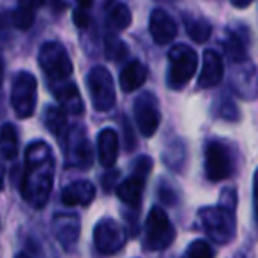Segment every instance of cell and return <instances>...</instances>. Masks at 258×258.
Segmentation results:
<instances>
[{
    "mask_svg": "<svg viewBox=\"0 0 258 258\" xmlns=\"http://www.w3.org/2000/svg\"><path fill=\"white\" fill-rule=\"evenodd\" d=\"M43 4H46V0H18V6L11 15L13 27L18 30H29L36 20V11Z\"/></svg>",
    "mask_w": 258,
    "mask_h": 258,
    "instance_id": "cell-21",
    "label": "cell"
},
{
    "mask_svg": "<svg viewBox=\"0 0 258 258\" xmlns=\"http://www.w3.org/2000/svg\"><path fill=\"white\" fill-rule=\"evenodd\" d=\"M94 198H96V187L89 180H75L62 191V204L69 207H75V205L87 207L92 204Z\"/></svg>",
    "mask_w": 258,
    "mask_h": 258,
    "instance_id": "cell-16",
    "label": "cell"
},
{
    "mask_svg": "<svg viewBox=\"0 0 258 258\" xmlns=\"http://www.w3.org/2000/svg\"><path fill=\"white\" fill-rule=\"evenodd\" d=\"M223 60L221 55L214 50H207L204 53V64H202V73L198 76V89H212L219 85L223 80Z\"/></svg>",
    "mask_w": 258,
    "mask_h": 258,
    "instance_id": "cell-15",
    "label": "cell"
},
{
    "mask_svg": "<svg viewBox=\"0 0 258 258\" xmlns=\"http://www.w3.org/2000/svg\"><path fill=\"white\" fill-rule=\"evenodd\" d=\"M76 2H78V4H80V8H83V9H89L90 6H92V2H94V0H76Z\"/></svg>",
    "mask_w": 258,
    "mask_h": 258,
    "instance_id": "cell-36",
    "label": "cell"
},
{
    "mask_svg": "<svg viewBox=\"0 0 258 258\" xmlns=\"http://www.w3.org/2000/svg\"><path fill=\"white\" fill-rule=\"evenodd\" d=\"M97 154H99V163L103 166L111 168L115 165L118 154L117 131H113L111 127H106L97 135Z\"/></svg>",
    "mask_w": 258,
    "mask_h": 258,
    "instance_id": "cell-18",
    "label": "cell"
},
{
    "mask_svg": "<svg viewBox=\"0 0 258 258\" xmlns=\"http://www.w3.org/2000/svg\"><path fill=\"white\" fill-rule=\"evenodd\" d=\"M145 80H147V68L140 60H129L120 71V76H118L120 89L125 94L140 89L145 83Z\"/></svg>",
    "mask_w": 258,
    "mask_h": 258,
    "instance_id": "cell-19",
    "label": "cell"
},
{
    "mask_svg": "<svg viewBox=\"0 0 258 258\" xmlns=\"http://www.w3.org/2000/svg\"><path fill=\"white\" fill-rule=\"evenodd\" d=\"M233 173V159L230 149L221 142H211L205 149V175L212 182L228 179Z\"/></svg>",
    "mask_w": 258,
    "mask_h": 258,
    "instance_id": "cell-9",
    "label": "cell"
},
{
    "mask_svg": "<svg viewBox=\"0 0 258 258\" xmlns=\"http://www.w3.org/2000/svg\"><path fill=\"white\" fill-rule=\"evenodd\" d=\"M55 156L51 147L43 140H36L27 147L25 170H23L20 191L27 204L43 209L48 204L53 187Z\"/></svg>",
    "mask_w": 258,
    "mask_h": 258,
    "instance_id": "cell-1",
    "label": "cell"
},
{
    "mask_svg": "<svg viewBox=\"0 0 258 258\" xmlns=\"http://www.w3.org/2000/svg\"><path fill=\"white\" fill-rule=\"evenodd\" d=\"M135 120L144 137H152L158 131L159 122H161V113H159L158 101L152 94L145 92L137 97L135 101Z\"/></svg>",
    "mask_w": 258,
    "mask_h": 258,
    "instance_id": "cell-11",
    "label": "cell"
},
{
    "mask_svg": "<svg viewBox=\"0 0 258 258\" xmlns=\"http://www.w3.org/2000/svg\"><path fill=\"white\" fill-rule=\"evenodd\" d=\"M39 66L50 82L69 80L73 75V62L69 58L66 48L57 41H48L39 50Z\"/></svg>",
    "mask_w": 258,
    "mask_h": 258,
    "instance_id": "cell-6",
    "label": "cell"
},
{
    "mask_svg": "<svg viewBox=\"0 0 258 258\" xmlns=\"http://www.w3.org/2000/svg\"><path fill=\"white\" fill-rule=\"evenodd\" d=\"M127 55H129L127 48H125V44L122 43L117 36L108 34V36L104 37V57H106L108 60L120 62V60H124Z\"/></svg>",
    "mask_w": 258,
    "mask_h": 258,
    "instance_id": "cell-26",
    "label": "cell"
},
{
    "mask_svg": "<svg viewBox=\"0 0 258 258\" xmlns=\"http://www.w3.org/2000/svg\"><path fill=\"white\" fill-rule=\"evenodd\" d=\"M219 205H221V207L230 209V211H235V205H237L235 189H225V191H223L221 198H219Z\"/></svg>",
    "mask_w": 258,
    "mask_h": 258,
    "instance_id": "cell-30",
    "label": "cell"
},
{
    "mask_svg": "<svg viewBox=\"0 0 258 258\" xmlns=\"http://www.w3.org/2000/svg\"><path fill=\"white\" fill-rule=\"evenodd\" d=\"M11 25H13L11 15H9V13H0V37L8 32Z\"/></svg>",
    "mask_w": 258,
    "mask_h": 258,
    "instance_id": "cell-32",
    "label": "cell"
},
{
    "mask_svg": "<svg viewBox=\"0 0 258 258\" xmlns=\"http://www.w3.org/2000/svg\"><path fill=\"white\" fill-rule=\"evenodd\" d=\"M37 103V80L32 73L20 71L13 78L11 104L20 118L32 117Z\"/></svg>",
    "mask_w": 258,
    "mask_h": 258,
    "instance_id": "cell-4",
    "label": "cell"
},
{
    "mask_svg": "<svg viewBox=\"0 0 258 258\" xmlns=\"http://www.w3.org/2000/svg\"><path fill=\"white\" fill-rule=\"evenodd\" d=\"M125 230L115 219L104 218L94 226V246L99 253L113 254L120 251L125 244Z\"/></svg>",
    "mask_w": 258,
    "mask_h": 258,
    "instance_id": "cell-10",
    "label": "cell"
},
{
    "mask_svg": "<svg viewBox=\"0 0 258 258\" xmlns=\"http://www.w3.org/2000/svg\"><path fill=\"white\" fill-rule=\"evenodd\" d=\"M145 177L133 173V175L125 179L120 186H117V197L124 202L129 207H140L142 195H144V186H145Z\"/></svg>",
    "mask_w": 258,
    "mask_h": 258,
    "instance_id": "cell-20",
    "label": "cell"
},
{
    "mask_svg": "<svg viewBox=\"0 0 258 258\" xmlns=\"http://www.w3.org/2000/svg\"><path fill=\"white\" fill-rule=\"evenodd\" d=\"M44 124L51 131L53 137H57L58 140L66 137V131H68V117H66V111L60 110L57 106H48L44 110Z\"/></svg>",
    "mask_w": 258,
    "mask_h": 258,
    "instance_id": "cell-22",
    "label": "cell"
},
{
    "mask_svg": "<svg viewBox=\"0 0 258 258\" xmlns=\"http://www.w3.org/2000/svg\"><path fill=\"white\" fill-rule=\"evenodd\" d=\"M0 76H2V62H0Z\"/></svg>",
    "mask_w": 258,
    "mask_h": 258,
    "instance_id": "cell-38",
    "label": "cell"
},
{
    "mask_svg": "<svg viewBox=\"0 0 258 258\" xmlns=\"http://www.w3.org/2000/svg\"><path fill=\"white\" fill-rule=\"evenodd\" d=\"M50 85H51V92L57 97L58 103L62 104L64 111H68L71 115H82L85 111L82 94H80L78 87L73 82L60 80V82H50Z\"/></svg>",
    "mask_w": 258,
    "mask_h": 258,
    "instance_id": "cell-13",
    "label": "cell"
},
{
    "mask_svg": "<svg viewBox=\"0 0 258 258\" xmlns=\"http://www.w3.org/2000/svg\"><path fill=\"white\" fill-rule=\"evenodd\" d=\"M184 25L189 34V37L195 43H205L211 37L212 27L205 18H191V16H184Z\"/></svg>",
    "mask_w": 258,
    "mask_h": 258,
    "instance_id": "cell-25",
    "label": "cell"
},
{
    "mask_svg": "<svg viewBox=\"0 0 258 258\" xmlns=\"http://www.w3.org/2000/svg\"><path fill=\"white\" fill-rule=\"evenodd\" d=\"M198 69V55L191 46L175 44L168 51V76L166 83L170 89L180 90L189 83Z\"/></svg>",
    "mask_w": 258,
    "mask_h": 258,
    "instance_id": "cell-2",
    "label": "cell"
},
{
    "mask_svg": "<svg viewBox=\"0 0 258 258\" xmlns=\"http://www.w3.org/2000/svg\"><path fill=\"white\" fill-rule=\"evenodd\" d=\"M158 195H159V198L165 202V204H168V205L177 204V202H175V195H173L170 189H166V187H161V189L158 191Z\"/></svg>",
    "mask_w": 258,
    "mask_h": 258,
    "instance_id": "cell-33",
    "label": "cell"
},
{
    "mask_svg": "<svg viewBox=\"0 0 258 258\" xmlns=\"http://www.w3.org/2000/svg\"><path fill=\"white\" fill-rule=\"evenodd\" d=\"M175 239V228L168 219L166 212L159 207H152L149 211L145 221V240L144 246L149 251L166 249Z\"/></svg>",
    "mask_w": 258,
    "mask_h": 258,
    "instance_id": "cell-5",
    "label": "cell"
},
{
    "mask_svg": "<svg viewBox=\"0 0 258 258\" xmlns=\"http://www.w3.org/2000/svg\"><path fill=\"white\" fill-rule=\"evenodd\" d=\"M233 4V8H237V9H244V8H247V6L253 2V0H230Z\"/></svg>",
    "mask_w": 258,
    "mask_h": 258,
    "instance_id": "cell-35",
    "label": "cell"
},
{
    "mask_svg": "<svg viewBox=\"0 0 258 258\" xmlns=\"http://www.w3.org/2000/svg\"><path fill=\"white\" fill-rule=\"evenodd\" d=\"M53 233L64 249H71L80 237V219L76 214H57L53 218Z\"/></svg>",
    "mask_w": 258,
    "mask_h": 258,
    "instance_id": "cell-14",
    "label": "cell"
},
{
    "mask_svg": "<svg viewBox=\"0 0 258 258\" xmlns=\"http://www.w3.org/2000/svg\"><path fill=\"white\" fill-rule=\"evenodd\" d=\"M223 46H225V51H226V55L230 57V60L242 62L244 58H246L247 43H246V39L240 36V34L233 32V30L226 32V39H225V43H223Z\"/></svg>",
    "mask_w": 258,
    "mask_h": 258,
    "instance_id": "cell-24",
    "label": "cell"
},
{
    "mask_svg": "<svg viewBox=\"0 0 258 258\" xmlns=\"http://www.w3.org/2000/svg\"><path fill=\"white\" fill-rule=\"evenodd\" d=\"M149 32L158 46H166V44H172L177 37V23L173 22V18L168 13L158 8L151 13Z\"/></svg>",
    "mask_w": 258,
    "mask_h": 258,
    "instance_id": "cell-12",
    "label": "cell"
},
{
    "mask_svg": "<svg viewBox=\"0 0 258 258\" xmlns=\"http://www.w3.org/2000/svg\"><path fill=\"white\" fill-rule=\"evenodd\" d=\"M124 127H125V142H127V145H125V149L127 151H133L135 149V137H133V129L129 127L127 122H124Z\"/></svg>",
    "mask_w": 258,
    "mask_h": 258,
    "instance_id": "cell-34",
    "label": "cell"
},
{
    "mask_svg": "<svg viewBox=\"0 0 258 258\" xmlns=\"http://www.w3.org/2000/svg\"><path fill=\"white\" fill-rule=\"evenodd\" d=\"M152 159L149 158V156H142V158H138L137 159V163H135V166H133V173H138V175H142V177H145L147 179L149 175H151V172H152Z\"/></svg>",
    "mask_w": 258,
    "mask_h": 258,
    "instance_id": "cell-28",
    "label": "cell"
},
{
    "mask_svg": "<svg viewBox=\"0 0 258 258\" xmlns=\"http://www.w3.org/2000/svg\"><path fill=\"white\" fill-rule=\"evenodd\" d=\"M198 218L204 226L205 233L216 244H228L235 237V216L233 211L226 207H204L198 212Z\"/></svg>",
    "mask_w": 258,
    "mask_h": 258,
    "instance_id": "cell-3",
    "label": "cell"
},
{
    "mask_svg": "<svg viewBox=\"0 0 258 258\" xmlns=\"http://www.w3.org/2000/svg\"><path fill=\"white\" fill-rule=\"evenodd\" d=\"M186 256H191V258H211L214 256V249L211 247V244H207L205 240L198 239V240H193L191 246L186 249Z\"/></svg>",
    "mask_w": 258,
    "mask_h": 258,
    "instance_id": "cell-27",
    "label": "cell"
},
{
    "mask_svg": "<svg viewBox=\"0 0 258 258\" xmlns=\"http://www.w3.org/2000/svg\"><path fill=\"white\" fill-rule=\"evenodd\" d=\"M4 175H6V170L4 166L0 165V191L4 189Z\"/></svg>",
    "mask_w": 258,
    "mask_h": 258,
    "instance_id": "cell-37",
    "label": "cell"
},
{
    "mask_svg": "<svg viewBox=\"0 0 258 258\" xmlns=\"http://www.w3.org/2000/svg\"><path fill=\"white\" fill-rule=\"evenodd\" d=\"M118 170H110L108 173H104L103 177H101V184H103L104 191H111L115 187V184H117V179H118Z\"/></svg>",
    "mask_w": 258,
    "mask_h": 258,
    "instance_id": "cell-31",
    "label": "cell"
},
{
    "mask_svg": "<svg viewBox=\"0 0 258 258\" xmlns=\"http://www.w3.org/2000/svg\"><path fill=\"white\" fill-rule=\"evenodd\" d=\"M73 22H75V25L78 27V29H87L89 25H92V18H90V15L87 13V9H83V8L75 11Z\"/></svg>",
    "mask_w": 258,
    "mask_h": 258,
    "instance_id": "cell-29",
    "label": "cell"
},
{
    "mask_svg": "<svg viewBox=\"0 0 258 258\" xmlns=\"http://www.w3.org/2000/svg\"><path fill=\"white\" fill-rule=\"evenodd\" d=\"M103 13L111 30H125L131 25V11L120 0H104Z\"/></svg>",
    "mask_w": 258,
    "mask_h": 258,
    "instance_id": "cell-17",
    "label": "cell"
},
{
    "mask_svg": "<svg viewBox=\"0 0 258 258\" xmlns=\"http://www.w3.org/2000/svg\"><path fill=\"white\" fill-rule=\"evenodd\" d=\"M0 154L4 159H15L18 154V137L13 124H4L0 127Z\"/></svg>",
    "mask_w": 258,
    "mask_h": 258,
    "instance_id": "cell-23",
    "label": "cell"
},
{
    "mask_svg": "<svg viewBox=\"0 0 258 258\" xmlns=\"http://www.w3.org/2000/svg\"><path fill=\"white\" fill-rule=\"evenodd\" d=\"M87 87L90 92L94 110L108 111L115 104V83L113 76L110 75L106 68L96 66L87 75Z\"/></svg>",
    "mask_w": 258,
    "mask_h": 258,
    "instance_id": "cell-7",
    "label": "cell"
},
{
    "mask_svg": "<svg viewBox=\"0 0 258 258\" xmlns=\"http://www.w3.org/2000/svg\"><path fill=\"white\" fill-rule=\"evenodd\" d=\"M62 140L66 144V166L68 168L87 170L92 166V149H90V142L83 125H75L68 129Z\"/></svg>",
    "mask_w": 258,
    "mask_h": 258,
    "instance_id": "cell-8",
    "label": "cell"
}]
</instances>
